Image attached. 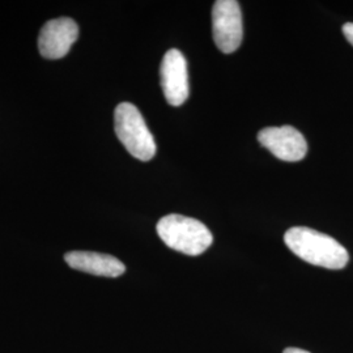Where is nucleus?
Segmentation results:
<instances>
[{
    "mask_svg": "<svg viewBox=\"0 0 353 353\" xmlns=\"http://www.w3.org/2000/svg\"><path fill=\"white\" fill-rule=\"evenodd\" d=\"M290 252L310 265L341 270L350 262V254L338 241L306 227L290 228L284 236Z\"/></svg>",
    "mask_w": 353,
    "mask_h": 353,
    "instance_id": "f257e3e1",
    "label": "nucleus"
},
{
    "mask_svg": "<svg viewBox=\"0 0 353 353\" xmlns=\"http://www.w3.org/2000/svg\"><path fill=\"white\" fill-rule=\"evenodd\" d=\"M156 229L168 248L190 256L201 255L214 242L208 228L199 220L183 214H166L157 223Z\"/></svg>",
    "mask_w": 353,
    "mask_h": 353,
    "instance_id": "f03ea898",
    "label": "nucleus"
},
{
    "mask_svg": "<svg viewBox=\"0 0 353 353\" xmlns=\"http://www.w3.org/2000/svg\"><path fill=\"white\" fill-rule=\"evenodd\" d=\"M115 134L135 159L150 161L156 154V141L148 130L139 109L130 103L122 102L114 112Z\"/></svg>",
    "mask_w": 353,
    "mask_h": 353,
    "instance_id": "7ed1b4c3",
    "label": "nucleus"
},
{
    "mask_svg": "<svg viewBox=\"0 0 353 353\" xmlns=\"http://www.w3.org/2000/svg\"><path fill=\"white\" fill-rule=\"evenodd\" d=\"M212 33L217 49L230 54L240 48L243 37L242 13L237 0H217L212 10Z\"/></svg>",
    "mask_w": 353,
    "mask_h": 353,
    "instance_id": "20e7f679",
    "label": "nucleus"
},
{
    "mask_svg": "<svg viewBox=\"0 0 353 353\" xmlns=\"http://www.w3.org/2000/svg\"><path fill=\"white\" fill-rule=\"evenodd\" d=\"M258 141L279 160L287 163L301 161L307 153L303 134L292 126L263 128L258 134Z\"/></svg>",
    "mask_w": 353,
    "mask_h": 353,
    "instance_id": "39448f33",
    "label": "nucleus"
},
{
    "mask_svg": "<svg viewBox=\"0 0 353 353\" xmlns=\"http://www.w3.org/2000/svg\"><path fill=\"white\" fill-rule=\"evenodd\" d=\"M79 37V26L70 17H59L48 21L39 32L38 50L46 59L65 57Z\"/></svg>",
    "mask_w": 353,
    "mask_h": 353,
    "instance_id": "423d86ee",
    "label": "nucleus"
},
{
    "mask_svg": "<svg viewBox=\"0 0 353 353\" xmlns=\"http://www.w3.org/2000/svg\"><path fill=\"white\" fill-rule=\"evenodd\" d=\"M160 76L168 103L172 106H181L188 100L190 93L188 62L181 51L172 49L165 54Z\"/></svg>",
    "mask_w": 353,
    "mask_h": 353,
    "instance_id": "0eeeda50",
    "label": "nucleus"
},
{
    "mask_svg": "<svg viewBox=\"0 0 353 353\" xmlns=\"http://www.w3.org/2000/svg\"><path fill=\"white\" fill-rule=\"evenodd\" d=\"M71 268L96 276L118 278L125 274L126 265L115 256L94 252H71L64 255Z\"/></svg>",
    "mask_w": 353,
    "mask_h": 353,
    "instance_id": "6e6552de",
    "label": "nucleus"
},
{
    "mask_svg": "<svg viewBox=\"0 0 353 353\" xmlns=\"http://www.w3.org/2000/svg\"><path fill=\"white\" fill-rule=\"evenodd\" d=\"M343 33L347 38V41L353 46V23H347L343 26Z\"/></svg>",
    "mask_w": 353,
    "mask_h": 353,
    "instance_id": "1a4fd4ad",
    "label": "nucleus"
},
{
    "mask_svg": "<svg viewBox=\"0 0 353 353\" xmlns=\"http://www.w3.org/2000/svg\"><path fill=\"white\" fill-rule=\"evenodd\" d=\"M283 353H310L305 350H300V348H287Z\"/></svg>",
    "mask_w": 353,
    "mask_h": 353,
    "instance_id": "9d476101",
    "label": "nucleus"
}]
</instances>
